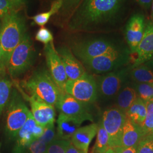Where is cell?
<instances>
[{
  "instance_id": "83f0119b",
  "label": "cell",
  "mask_w": 153,
  "mask_h": 153,
  "mask_svg": "<svg viewBox=\"0 0 153 153\" xmlns=\"http://www.w3.org/2000/svg\"><path fill=\"white\" fill-rule=\"evenodd\" d=\"M134 89L137 97L147 102L153 98V83H135Z\"/></svg>"
},
{
  "instance_id": "7a4b0ae2",
  "label": "cell",
  "mask_w": 153,
  "mask_h": 153,
  "mask_svg": "<svg viewBox=\"0 0 153 153\" xmlns=\"http://www.w3.org/2000/svg\"><path fill=\"white\" fill-rule=\"evenodd\" d=\"M0 32V44L2 50L0 71L6 69L13 51L21 42L26 32L24 17L16 11L6 16L2 21Z\"/></svg>"
},
{
  "instance_id": "b9f144b4",
  "label": "cell",
  "mask_w": 153,
  "mask_h": 153,
  "mask_svg": "<svg viewBox=\"0 0 153 153\" xmlns=\"http://www.w3.org/2000/svg\"><path fill=\"white\" fill-rule=\"evenodd\" d=\"M151 7H152V19H153V1L152 6H151Z\"/></svg>"
},
{
  "instance_id": "4316f807",
  "label": "cell",
  "mask_w": 153,
  "mask_h": 153,
  "mask_svg": "<svg viewBox=\"0 0 153 153\" xmlns=\"http://www.w3.org/2000/svg\"><path fill=\"white\" fill-rule=\"evenodd\" d=\"M146 115L143 123L141 125L145 136L151 134L153 131V98L146 102Z\"/></svg>"
},
{
  "instance_id": "f35d334b",
  "label": "cell",
  "mask_w": 153,
  "mask_h": 153,
  "mask_svg": "<svg viewBox=\"0 0 153 153\" xmlns=\"http://www.w3.org/2000/svg\"><path fill=\"white\" fill-rule=\"evenodd\" d=\"M65 153H85L82 150L76 148L72 143H71L69 148H68Z\"/></svg>"
},
{
  "instance_id": "836d02e7",
  "label": "cell",
  "mask_w": 153,
  "mask_h": 153,
  "mask_svg": "<svg viewBox=\"0 0 153 153\" xmlns=\"http://www.w3.org/2000/svg\"><path fill=\"white\" fill-rule=\"evenodd\" d=\"M47 146V144L37 140L23 149L20 153H45Z\"/></svg>"
},
{
  "instance_id": "e575fe53",
  "label": "cell",
  "mask_w": 153,
  "mask_h": 153,
  "mask_svg": "<svg viewBox=\"0 0 153 153\" xmlns=\"http://www.w3.org/2000/svg\"><path fill=\"white\" fill-rule=\"evenodd\" d=\"M82 0H62L63 5L62 9V13L66 15L69 16L72 11L78 5Z\"/></svg>"
},
{
  "instance_id": "60d3db41",
  "label": "cell",
  "mask_w": 153,
  "mask_h": 153,
  "mask_svg": "<svg viewBox=\"0 0 153 153\" xmlns=\"http://www.w3.org/2000/svg\"><path fill=\"white\" fill-rule=\"evenodd\" d=\"M104 153H115V151L113 149L109 148V149Z\"/></svg>"
},
{
  "instance_id": "7bdbcfd3",
  "label": "cell",
  "mask_w": 153,
  "mask_h": 153,
  "mask_svg": "<svg viewBox=\"0 0 153 153\" xmlns=\"http://www.w3.org/2000/svg\"><path fill=\"white\" fill-rule=\"evenodd\" d=\"M1 55H2V50H1V44H0V61H1Z\"/></svg>"
},
{
  "instance_id": "9c48e42d",
  "label": "cell",
  "mask_w": 153,
  "mask_h": 153,
  "mask_svg": "<svg viewBox=\"0 0 153 153\" xmlns=\"http://www.w3.org/2000/svg\"><path fill=\"white\" fill-rule=\"evenodd\" d=\"M120 50L81 61L85 68L95 74H105L112 71L126 61Z\"/></svg>"
},
{
  "instance_id": "d6a6232c",
  "label": "cell",
  "mask_w": 153,
  "mask_h": 153,
  "mask_svg": "<svg viewBox=\"0 0 153 153\" xmlns=\"http://www.w3.org/2000/svg\"><path fill=\"white\" fill-rule=\"evenodd\" d=\"M35 39L44 45L53 42V36L52 32L45 27H41L39 29L35 35Z\"/></svg>"
},
{
  "instance_id": "8d00e7d4",
  "label": "cell",
  "mask_w": 153,
  "mask_h": 153,
  "mask_svg": "<svg viewBox=\"0 0 153 153\" xmlns=\"http://www.w3.org/2000/svg\"><path fill=\"white\" fill-rule=\"evenodd\" d=\"M137 2V3L142 6L143 7L145 8L146 9H148L151 7L153 0H134Z\"/></svg>"
},
{
  "instance_id": "52a82bcc",
  "label": "cell",
  "mask_w": 153,
  "mask_h": 153,
  "mask_svg": "<svg viewBox=\"0 0 153 153\" xmlns=\"http://www.w3.org/2000/svg\"><path fill=\"white\" fill-rule=\"evenodd\" d=\"M65 93L83 103H93L98 96L95 77L86 72L76 79H68Z\"/></svg>"
},
{
  "instance_id": "5b68a950",
  "label": "cell",
  "mask_w": 153,
  "mask_h": 153,
  "mask_svg": "<svg viewBox=\"0 0 153 153\" xmlns=\"http://www.w3.org/2000/svg\"><path fill=\"white\" fill-rule=\"evenodd\" d=\"M5 130L7 136L16 138L19 131L27 120L31 111L25 103L22 94L15 88L7 105Z\"/></svg>"
},
{
  "instance_id": "4fadbf2b",
  "label": "cell",
  "mask_w": 153,
  "mask_h": 153,
  "mask_svg": "<svg viewBox=\"0 0 153 153\" xmlns=\"http://www.w3.org/2000/svg\"><path fill=\"white\" fill-rule=\"evenodd\" d=\"M44 129V126L38 124L30 113L26 122L16 135L13 153H21L33 141L38 140L43 135Z\"/></svg>"
},
{
  "instance_id": "ee69618b",
  "label": "cell",
  "mask_w": 153,
  "mask_h": 153,
  "mask_svg": "<svg viewBox=\"0 0 153 153\" xmlns=\"http://www.w3.org/2000/svg\"><path fill=\"white\" fill-rule=\"evenodd\" d=\"M1 25H2V23H1V21H0V32H1Z\"/></svg>"
},
{
  "instance_id": "4dcf8cb0",
  "label": "cell",
  "mask_w": 153,
  "mask_h": 153,
  "mask_svg": "<svg viewBox=\"0 0 153 153\" xmlns=\"http://www.w3.org/2000/svg\"><path fill=\"white\" fill-rule=\"evenodd\" d=\"M56 139H57V131H56L54 124H52L44 127L43 134L38 140L48 145L49 143Z\"/></svg>"
},
{
  "instance_id": "f6af8a7d",
  "label": "cell",
  "mask_w": 153,
  "mask_h": 153,
  "mask_svg": "<svg viewBox=\"0 0 153 153\" xmlns=\"http://www.w3.org/2000/svg\"><path fill=\"white\" fill-rule=\"evenodd\" d=\"M151 134H153V131H152V133H151Z\"/></svg>"
},
{
  "instance_id": "ffe728a7",
  "label": "cell",
  "mask_w": 153,
  "mask_h": 153,
  "mask_svg": "<svg viewBox=\"0 0 153 153\" xmlns=\"http://www.w3.org/2000/svg\"><path fill=\"white\" fill-rule=\"evenodd\" d=\"M82 123L77 118L60 112L57 120V139L70 140Z\"/></svg>"
},
{
  "instance_id": "9a60e30c",
  "label": "cell",
  "mask_w": 153,
  "mask_h": 153,
  "mask_svg": "<svg viewBox=\"0 0 153 153\" xmlns=\"http://www.w3.org/2000/svg\"><path fill=\"white\" fill-rule=\"evenodd\" d=\"M133 58V67L145 64L153 57V22H148L142 39Z\"/></svg>"
},
{
  "instance_id": "2e32d148",
  "label": "cell",
  "mask_w": 153,
  "mask_h": 153,
  "mask_svg": "<svg viewBox=\"0 0 153 153\" xmlns=\"http://www.w3.org/2000/svg\"><path fill=\"white\" fill-rule=\"evenodd\" d=\"M57 52L64 66L68 79H76L87 72L82 62L74 55L70 48L61 46L57 48Z\"/></svg>"
},
{
  "instance_id": "7c38bea8",
  "label": "cell",
  "mask_w": 153,
  "mask_h": 153,
  "mask_svg": "<svg viewBox=\"0 0 153 153\" xmlns=\"http://www.w3.org/2000/svg\"><path fill=\"white\" fill-rule=\"evenodd\" d=\"M94 77L98 94L104 98H111L117 95L120 91L125 81L126 72L124 71L109 72Z\"/></svg>"
},
{
  "instance_id": "7402d4cb",
  "label": "cell",
  "mask_w": 153,
  "mask_h": 153,
  "mask_svg": "<svg viewBox=\"0 0 153 153\" xmlns=\"http://www.w3.org/2000/svg\"><path fill=\"white\" fill-rule=\"evenodd\" d=\"M137 97V93L134 88L126 86L121 90L116 95V107L126 114Z\"/></svg>"
},
{
  "instance_id": "3957f363",
  "label": "cell",
  "mask_w": 153,
  "mask_h": 153,
  "mask_svg": "<svg viewBox=\"0 0 153 153\" xmlns=\"http://www.w3.org/2000/svg\"><path fill=\"white\" fill-rule=\"evenodd\" d=\"M22 88L28 95L33 96L48 104L56 107L62 92L55 83L49 71L41 69L33 73L26 80L22 81Z\"/></svg>"
},
{
  "instance_id": "44dd1931",
  "label": "cell",
  "mask_w": 153,
  "mask_h": 153,
  "mask_svg": "<svg viewBox=\"0 0 153 153\" xmlns=\"http://www.w3.org/2000/svg\"><path fill=\"white\" fill-rule=\"evenodd\" d=\"M126 118L141 126L146 115V102L137 97L126 114Z\"/></svg>"
},
{
  "instance_id": "cb8c5ba5",
  "label": "cell",
  "mask_w": 153,
  "mask_h": 153,
  "mask_svg": "<svg viewBox=\"0 0 153 153\" xmlns=\"http://www.w3.org/2000/svg\"><path fill=\"white\" fill-rule=\"evenodd\" d=\"M63 5L62 0H55L51 4L50 9L48 11L39 13L31 18L33 22L40 27L44 26L49 22L51 17L61 10Z\"/></svg>"
},
{
  "instance_id": "1f68e13d",
  "label": "cell",
  "mask_w": 153,
  "mask_h": 153,
  "mask_svg": "<svg viewBox=\"0 0 153 153\" xmlns=\"http://www.w3.org/2000/svg\"><path fill=\"white\" fill-rule=\"evenodd\" d=\"M18 10L9 0H0V21H2L6 16L13 14Z\"/></svg>"
},
{
  "instance_id": "e0dca14e",
  "label": "cell",
  "mask_w": 153,
  "mask_h": 153,
  "mask_svg": "<svg viewBox=\"0 0 153 153\" xmlns=\"http://www.w3.org/2000/svg\"><path fill=\"white\" fill-rule=\"evenodd\" d=\"M145 26L144 16L140 14L133 16L127 23L126 38L132 53L135 52L142 39Z\"/></svg>"
},
{
  "instance_id": "8fae6325",
  "label": "cell",
  "mask_w": 153,
  "mask_h": 153,
  "mask_svg": "<svg viewBox=\"0 0 153 153\" xmlns=\"http://www.w3.org/2000/svg\"><path fill=\"white\" fill-rule=\"evenodd\" d=\"M18 90L22 94L24 99L29 102L31 113L34 120L38 124L45 127L55 123L56 119L55 106L48 104L33 96L28 95L27 94L23 92L21 88Z\"/></svg>"
},
{
  "instance_id": "f546056e",
  "label": "cell",
  "mask_w": 153,
  "mask_h": 153,
  "mask_svg": "<svg viewBox=\"0 0 153 153\" xmlns=\"http://www.w3.org/2000/svg\"><path fill=\"white\" fill-rule=\"evenodd\" d=\"M137 153H153V134L143 137L138 144Z\"/></svg>"
},
{
  "instance_id": "f1b7e54d",
  "label": "cell",
  "mask_w": 153,
  "mask_h": 153,
  "mask_svg": "<svg viewBox=\"0 0 153 153\" xmlns=\"http://www.w3.org/2000/svg\"><path fill=\"white\" fill-rule=\"evenodd\" d=\"M71 143V140L56 139L48 145L45 153H65Z\"/></svg>"
},
{
  "instance_id": "8992f818",
  "label": "cell",
  "mask_w": 153,
  "mask_h": 153,
  "mask_svg": "<svg viewBox=\"0 0 153 153\" xmlns=\"http://www.w3.org/2000/svg\"><path fill=\"white\" fill-rule=\"evenodd\" d=\"M70 48L81 61L120 50L112 41L103 38L76 40L73 42Z\"/></svg>"
},
{
  "instance_id": "d590c367",
  "label": "cell",
  "mask_w": 153,
  "mask_h": 153,
  "mask_svg": "<svg viewBox=\"0 0 153 153\" xmlns=\"http://www.w3.org/2000/svg\"><path fill=\"white\" fill-rule=\"evenodd\" d=\"M138 145L131 147H116L113 148L115 153H137Z\"/></svg>"
},
{
  "instance_id": "ba28073f",
  "label": "cell",
  "mask_w": 153,
  "mask_h": 153,
  "mask_svg": "<svg viewBox=\"0 0 153 153\" xmlns=\"http://www.w3.org/2000/svg\"><path fill=\"white\" fill-rule=\"evenodd\" d=\"M126 119V114L116 107L104 111L101 121L109 137V148L120 147L123 128Z\"/></svg>"
},
{
  "instance_id": "d4e9b609",
  "label": "cell",
  "mask_w": 153,
  "mask_h": 153,
  "mask_svg": "<svg viewBox=\"0 0 153 153\" xmlns=\"http://www.w3.org/2000/svg\"><path fill=\"white\" fill-rule=\"evenodd\" d=\"M98 126L97 139L93 148V153H104L109 149V137L102 121Z\"/></svg>"
},
{
  "instance_id": "74e56055",
  "label": "cell",
  "mask_w": 153,
  "mask_h": 153,
  "mask_svg": "<svg viewBox=\"0 0 153 153\" xmlns=\"http://www.w3.org/2000/svg\"><path fill=\"white\" fill-rule=\"evenodd\" d=\"M10 2H11L16 9H19L23 6L25 5L26 0H9Z\"/></svg>"
},
{
  "instance_id": "484cf974",
  "label": "cell",
  "mask_w": 153,
  "mask_h": 153,
  "mask_svg": "<svg viewBox=\"0 0 153 153\" xmlns=\"http://www.w3.org/2000/svg\"><path fill=\"white\" fill-rule=\"evenodd\" d=\"M13 83L5 77H0V117L8 104L12 93Z\"/></svg>"
},
{
  "instance_id": "277c9868",
  "label": "cell",
  "mask_w": 153,
  "mask_h": 153,
  "mask_svg": "<svg viewBox=\"0 0 153 153\" xmlns=\"http://www.w3.org/2000/svg\"><path fill=\"white\" fill-rule=\"evenodd\" d=\"M35 50L33 41L26 33L21 42L13 51L6 69L12 78H17L27 71L33 66Z\"/></svg>"
},
{
  "instance_id": "ab89813d",
  "label": "cell",
  "mask_w": 153,
  "mask_h": 153,
  "mask_svg": "<svg viewBox=\"0 0 153 153\" xmlns=\"http://www.w3.org/2000/svg\"><path fill=\"white\" fill-rule=\"evenodd\" d=\"M145 64L146 65L148 66V67H149L153 71V57L152 59H151L150 60H149L146 62H145Z\"/></svg>"
},
{
  "instance_id": "5bb4252c",
  "label": "cell",
  "mask_w": 153,
  "mask_h": 153,
  "mask_svg": "<svg viewBox=\"0 0 153 153\" xmlns=\"http://www.w3.org/2000/svg\"><path fill=\"white\" fill-rule=\"evenodd\" d=\"M87 105L65 93L61 95L56 107L61 113L77 118L83 122L87 120L93 122V116L90 113Z\"/></svg>"
},
{
  "instance_id": "bcb514c9",
  "label": "cell",
  "mask_w": 153,
  "mask_h": 153,
  "mask_svg": "<svg viewBox=\"0 0 153 153\" xmlns=\"http://www.w3.org/2000/svg\"></svg>"
},
{
  "instance_id": "6da1fadb",
  "label": "cell",
  "mask_w": 153,
  "mask_h": 153,
  "mask_svg": "<svg viewBox=\"0 0 153 153\" xmlns=\"http://www.w3.org/2000/svg\"><path fill=\"white\" fill-rule=\"evenodd\" d=\"M123 0H82L67 19L72 32L90 31L112 20L120 11Z\"/></svg>"
},
{
  "instance_id": "ac0fdd59",
  "label": "cell",
  "mask_w": 153,
  "mask_h": 153,
  "mask_svg": "<svg viewBox=\"0 0 153 153\" xmlns=\"http://www.w3.org/2000/svg\"><path fill=\"white\" fill-rule=\"evenodd\" d=\"M98 126V124L93 123L79 128L71 137V143L83 152L88 153L89 145L97 135Z\"/></svg>"
},
{
  "instance_id": "d6986e66",
  "label": "cell",
  "mask_w": 153,
  "mask_h": 153,
  "mask_svg": "<svg viewBox=\"0 0 153 153\" xmlns=\"http://www.w3.org/2000/svg\"><path fill=\"white\" fill-rule=\"evenodd\" d=\"M145 136L141 126L126 118L123 128L120 147L137 145Z\"/></svg>"
},
{
  "instance_id": "30bf717a",
  "label": "cell",
  "mask_w": 153,
  "mask_h": 153,
  "mask_svg": "<svg viewBox=\"0 0 153 153\" xmlns=\"http://www.w3.org/2000/svg\"><path fill=\"white\" fill-rule=\"evenodd\" d=\"M44 53L48 71L61 90L65 93L68 77L60 57L55 49L53 42L44 45Z\"/></svg>"
},
{
  "instance_id": "603a6c76",
  "label": "cell",
  "mask_w": 153,
  "mask_h": 153,
  "mask_svg": "<svg viewBox=\"0 0 153 153\" xmlns=\"http://www.w3.org/2000/svg\"><path fill=\"white\" fill-rule=\"evenodd\" d=\"M130 74L131 79L136 83H153V71L145 64L133 67Z\"/></svg>"
}]
</instances>
